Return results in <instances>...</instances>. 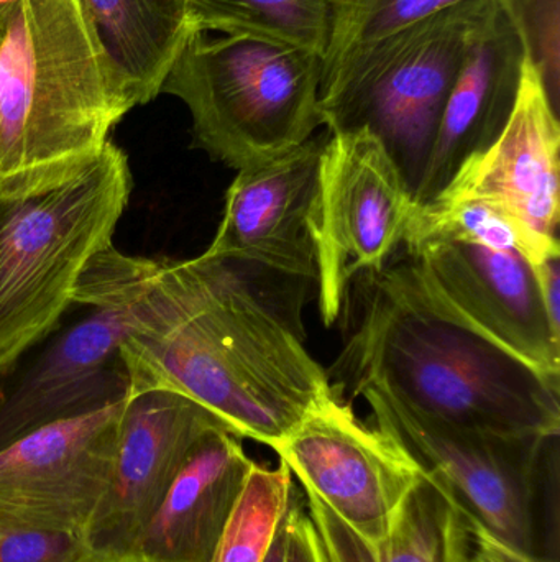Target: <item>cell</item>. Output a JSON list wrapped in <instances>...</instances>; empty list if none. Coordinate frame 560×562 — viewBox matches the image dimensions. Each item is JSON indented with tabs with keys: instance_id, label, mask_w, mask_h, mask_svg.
Instances as JSON below:
<instances>
[{
	"instance_id": "cell-19",
	"label": "cell",
	"mask_w": 560,
	"mask_h": 562,
	"mask_svg": "<svg viewBox=\"0 0 560 562\" xmlns=\"http://www.w3.org/2000/svg\"><path fill=\"white\" fill-rule=\"evenodd\" d=\"M302 497L322 562H459L462 514L424 475L408 497L397 527L380 547H368L315 495L302 492Z\"/></svg>"
},
{
	"instance_id": "cell-10",
	"label": "cell",
	"mask_w": 560,
	"mask_h": 562,
	"mask_svg": "<svg viewBox=\"0 0 560 562\" xmlns=\"http://www.w3.org/2000/svg\"><path fill=\"white\" fill-rule=\"evenodd\" d=\"M125 398L0 449V531L84 533L114 468Z\"/></svg>"
},
{
	"instance_id": "cell-27",
	"label": "cell",
	"mask_w": 560,
	"mask_h": 562,
	"mask_svg": "<svg viewBox=\"0 0 560 562\" xmlns=\"http://www.w3.org/2000/svg\"><path fill=\"white\" fill-rule=\"evenodd\" d=\"M286 562H322L315 527L306 510L301 488L296 487L288 512Z\"/></svg>"
},
{
	"instance_id": "cell-8",
	"label": "cell",
	"mask_w": 560,
	"mask_h": 562,
	"mask_svg": "<svg viewBox=\"0 0 560 562\" xmlns=\"http://www.w3.org/2000/svg\"><path fill=\"white\" fill-rule=\"evenodd\" d=\"M414 210L397 165L368 128L331 132L311 211L319 311L332 326L355 279L377 273L403 246Z\"/></svg>"
},
{
	"instance_id": "cell-7",
	"label": "cell",
	"mask_w": 560,
	"mask_h": 562,
	"mask_svg": "<svg viewBox=\"0 0 560 562\" xmlns=\"http://www.w3.org/2000/svg\"><path fill=\"white\" fill-rule=\"evenodd\" d=\"M372 425L390 436L466 520L542 554L539 488L559 435H495L423 415L378 389L362 390Z\"/></svg>"
},
{
	"instance_id": "cell-14",
	"label": "cell",
	"mask_w": 560,
	"mask_h": 562,
	"mask_svg": "<svg viewBox=\"0 0 560 562\" xmlns=\"http://www.w3.org/2000/svg\"><path fill=\"white\" fill-rule=\"evenodd\" d=\"M559 114L538 71L525 59L515 109L502 135L467 161L436 200L487 201L535 236L559 240Z\"/></svg>"
},
{
	"instance_id": "cell-13",
	"label": "cell",
	"mask_w": 560,
	"mask_h": 562,
	"mask_svg": "<svg viewBox=\"0 0 560 562\" xmlns=\"http://www.w3.org/2000/svg\"><path fill=\"white\" fill-rule=\"evenodd\" d=\"M324 142L312 137L278 160L239 170L204 254L283 279L318 280L311 211Z\"/></svg>"
},
{
	"instance_id": "cell-1",
	"label": "cell",
	"mask_w": 560,
	"mask_h": 562,
	"mask_svg": "<svg viewBox=\"0 0 560 562\" xmlns=\"http://www.w3.org/2000/svg\"><path fill=\"white\" fill-rule=\"evenodd\" d=\"M276 279L204 252L145 259L112 244L91 260L72 303L125 314L128 393H181L240 438L273 448L334 395Z\"/></svg>"
},
{
	"instance_id": "cell-20",
	"label": "cell",
	"mask_w": 560,
	"mask_h": 562,
	"mask_svg": "<svg viewBox=\"0 0 560 562\" xmlns=\"http://www.w3.org/2000/svg\"><path fill=\"white\" fill-rule=\"evenodd\" d=\"M201 33L252 36L324 56L329 0H186Z\"/></svg>"
},
{
	"instance_id": "cell-15",
	"label": "cell",
	"mask_w": 560,
	"mask_h": 562,
	"mask_svg": "<svg viewBox=\"0 0 560 562\" xmlns=\"http://www.w3.org/2000/svg\"><path fill=\"white\" fill-rule=\"evenodd\" d=\"M127 329L121 310L102 306L65 330L0 402V449L39 426L125 398L121 346Z\"/></svg>"
},
{
	"instance_id": "cell-28",
	"label": "cell",
	"mask_w": 560,
	"mask_h": 562,
	"mask_svg": "<svg viewBox=\"0 0 560 562\" xmlns=\"http://www.w3.org/2000/svg\"><path fill=\"white\" fill-rule=\"evenodd\" d=\"M542 303L552 327L560 333V249L546 254L533 266Z\"/></svg>"
},
{
	"instance_id": "cell-24",
	"label": "cell",
	"mask_w": 560,
	"mask_h": 562,
	"mask_svg": "<svg viewBox=\"0 0 560 562\" xmlns=\"http://www.w3.org/2000/svg\"><path fill=\"white\" fill-rule=\"evenodd\" d=\"M519 42L525 59L538 71L546 94L559 114L560 0H495Z\"/></svg>"
},
{
	"instance_id": "cell-25",
	"label": "cell",
	"mask_w": 560,
	"mask_h": 562,
	"mask_svg": "<svg viewBox=\"0 0 560 562\" xmlns=\"http://www.w3.org/2000/svg\"><path fill=\"white\" fill-rule=\"evenodd\" d=\"M0 562H92L81 535L0 531Z\"/></svg>"
},
{
	"instance_id": "cell-18",
	"label": "cell",
	"mask_w": 560,
	"mask_h": 562,
	"mask_svg": "<svg viewBox=\"0 0 560 562\" xmlns=\"http://www.w3.org/2000/svg\"><path fill=\"white\" fill-rule=\"evenodd\" d=\"M105 72L128 112L161 94L194 33L186 0H76Z\"/></svg>"
},
{
	"instance_id": "cell-29",
	"label": "cell",
	"mask_w": 560,
	"mask_h": 562,
	"mask_svg": "<svg viewBox=\"0 0 560 562\" xmlns=\"http://www.w3.org/2000/svg\"><path fill=\"white\" fill-rule=\"evenodd\" d=\"M286 548H288V515H286L285 524L282 525L278 533H276L275 540H273L268 554H266L263 562H286Z\"/></svg>"
},
{
	"instance_id": "cell-11",
	"label": "cell",
	"mask_w": 560,
	"mask_h": 562,
	"mask_svg": "<svg viewBox=\"0 0 560 562\" xmlns=\"http://www.w3.org/2000/svg\"><path fill=\"white\" fill-rule=\"evenodd\" d=\"M213 428L227 426L181 393H128L111 481L82 533L92 562H135L145 527L201 436Z\"/></svg>"
},
{
	"instance_id": "cell-22",
	"label": "cell",
	"mask_w": 560,
	"mask_h": 562,
	"mask_svg": "<svg viewBox=\"0 0 560 562\" xmlns=\"http://www.w3.org/2000/svg\"><path fill=\"white\" fill-rule=\"evenodd\" d=\"M296 484L285 462H255L213 562H263L292 505Z\"/></svg>"
},
{
	"instance_id": "cell-26",
	"label": "cell",
	"mask_w": 560,
	"mask_h": 562,
	"mask_svg": "<svg viewBox=\"0 0 560 562\" xmlns=\"http://www.w3.org/2000/svg\"><path fill=\"white\" fill-rule=\"evenodd\" d=\"M459 562H559L541 554L519 550L500 540L485 528L464 518V541Z\"/></svg>"
},
{
	"instance_id": "cell-4",
	"label": "cell",
	"mask_w": 560,
	"mask_h": 562,
	"mask_svg": "<svg viewBox=\"0 0 560 562\" xmlns=\"http://www.w3.org/2000/svg\"><path fill=\"white\" fill-rule=\"evenodd\" d=\"M128 157L108 142L81 175L23 198H0V375L72 304L91 260L112 246L130 201Z\"/></svg>"
},
{
	"instance_id": "cell-6",
	"label": "cell",
	"mask_w": 560,
	"mask_h": 562,
	"mask_svg": "<svg viewBox=\"0 0 560 562\" xmlns=\"http://www.w3.org/2000/svg\"><path fill=\"white\" fill-rule=\"evenodd\" d=\"M495 7V0L447 7L352 53L322 78V124L377 135L413 200L460 66Z\"/></svg>"
},
{
	"instance_id": "cell-5",
	"label": "cell",
	"mask_w": 560,
	"mask_h": 562,
	"mask_svg": "<svg viewBox=\"0 0 560 562\" xmlns=\"http://www.w3.org/2000/svg\"><path fill=\"white\" fill-rule=\"evenodd\" d=\"M322 56L252 36L196 32L161 92L184 102L194 145L233 168L285 157L322 127Z\"/></svg>"
},
{
	"instance_id": "cell-3",
	"label": "cell",
	"mask_w": 560,
	"mask_h": 562,
	"mask_svg": "<svg viewBox=\"0 0 560 562\" xmlns=\"http://www.w3.org/2000/svg\"><path fill=\"white\" fill-rule=\"evenodd\" d=\"M127 112L76 0L0 10V198L81 175Z\"/></svg>"
},
{
	"instance_id": "cell-9",
	"label": "cell",
	"mask_w": 560,
	"mask_h": 562,
	"mask_svg": "<svg viewBox=\"0 0 560 562\" xmlns=\"http://www.w3.org/2000/svg\"><path fill=\"white\" fill-rule=\"evenodd\" d=\"M299 488L334 512L368 547L400 520L420 469L381 429L331 395L273 446Z\"/></svg>"
},
{
	"instance_id": "cell-23",
	"label": "cell",
	"mask_w": 560,
	"mask_h": 562,
	"mask_svg": "<svg viewBox=\"0 0 560 562\" xmlns=\"http://www.w3.org/2000/svg\"><path fill=\"white\" fill-rule=\"evenodd\" d=\"M460 2L464 0H329L331 26L322 78L352 53Z\"/></svg>"
},
{
	"instance_id": "cell-17",
	"label": "cell",
	"mask_w": 560,
	"mask_h": 562,
	"mask_svg": "<svg viewBox=\"0 0 560 562\" xmlns=\"http://www.w3.org/2000/svg\"><path fill=\"white\" fill-rule=\"evenodd\" d=\"M227 428L201 436L148 521L135 562H213L253 461Z\"/></svg>"
},
{
	"instance_id": "cell-2",
	"label": "cell",
	"mask_w": 560,
	"mask_h": 562,
	"mask_svg": "<svg viewBox=\"0 0 560 562\" xmlns=\"http://www.w3.org/2000/svg\"><path fill=\"white\" fill-rule=\"evenodd\" d=\"M368 280L361 321L334 367L354 395L378 389L476 431L559 435V382L470 326L410 257Z\"/></svg>"
},
{
	"instance_id": "cell-21",
	"label": "cell",
	"mask_w": 560,
	"mask_h": 562,
	"mask_svg": "<svg viewBox=\"0 0 560 562\" xmlns=\"http://www.w3.org/2000/svg\"><path fill=\"white\" fill-rule=\"evenodd\" d=\"M433 243L472 244L518 254L532 266L560 249L559 240L535 236L495 204L480 200H436L414 206L404 233V249Z\"/></svg>"
},
{
	"instance_id": "cell-16",
	"label": "cell",
	"mask_w": 560,
	"mask_h": 562,
	"mask_svg": "<svg viewBox=\"0 0 560 562\" xmlns=\"http://www.w3.org/2000/svg\"><path fill=\"white\" fill-rule=\"evenodd\" d=\"M523 63L522 42L495 7L460 66L414 206L433 203L467 161L495 144L515 109Z\"/></svg>"
},
{
	"instance_id": "cell-30",
	"label": "cell",
	"mask_w": 560,
	"mask_h": 562,
	"mask_svg": "<svg viewBox=\"0 0 560 562\" xmlns=\"http://www.w3.org/2000/svg\"><path fill=\"white\" fill-rule=\"evenodd\" d=\"M19 2V0H0V10L5 9V7L12 5V3Z\"/></svg>"
},
{
	"instance_id": "cell-12",
	"label": "cell",
	"mask_w": 560,
	"mask_h": 562,
	"mask_svg": "<svg viewBox=\"0 0 560 562\" xmlns=\"http://www.w3.org/2000/svg\"><path fill=\"white\" fill-rule=\"evenodd\" d=\"M407 256L427 286L470 326L559 382L560 333L525 257L459 243L424 244Z\"/></svg>"
}]
</instances>
